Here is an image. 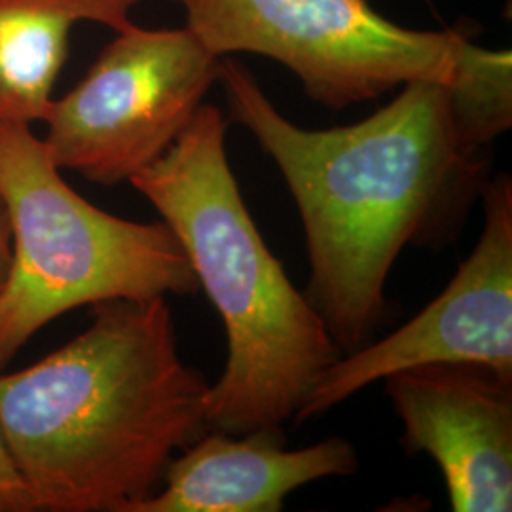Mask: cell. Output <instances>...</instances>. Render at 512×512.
I'll list each match as a JSON object with an SVG mask.
<instances>
[{
	"mask_svg": "<svg viewBox=\"0 0 512 512\" xmlns=\"http://www.w3.org/2000/svg\"><path fill=\"white\" fill-rule=\"evenodd\" d=\"M0 207L12 234L0 370L69 311L200 291L164 222L120 219L82 198L29 124L0 122Z\"/></svg>",
	"mask_w": 512,
	"mask_h": 512,
	"instance_id": "277c9868",
	"label": "cell"
},
{
	"mask_svg": "<svg viewBox=\"0 0 512 512\" xmlns=\"http://www.w3.org/2000/svg\"><path fill=\"white\" fill-rule=\"evenodd\" d=\"M167 296L93 306L71 342L0 374V429L35 511L131 512L209 429Z\"/></svg>",
	"mask_w": 512,
	"mask_h": 512,
	"instance_id": "7a4b0ae2",
	"label": "cell"
},
{
	"mask_svg": "<svg viewBox=\"0 0 512 512\" xmlns=\"http://www.w3.org/2000/svg\"><path fill=\"white\" fill-rule=\"evenodd\" d=\"M448 90L459 133L469 147L482 150L511 128V52L478 48Z\"/></svg>",
	"mask_w": 512,
	"mask_h": 512,
	"instance_id": "8fae6325",
	"label": "cell"
},
{
	"mask_svg": "<svg viewBox=\"0 0 512 512\" xmlns=\"http://www.w3.org/2000/svg\"><path fill=\"white\" fill-rule=\"evenodd\" d=\"M220 57L188 27L116 31L90 71L44 118L55 164L103 186L162 158L219 80Z\"/></svg>",
	"mask_w": 512,
	"mask_h": 512,
	"instance_id": "8992f818",
	"label": "cell"
},
{
	"mask_svg": "<svg viewBox=\"0 0 512 512\" xmlns=\"http://www.w3.org/2000/svg\"><path fill=\"white\" fill-rule=\"evenodd\" d=\"M139 0H0V122H44L78 23L128 27Z\"/></svg>",
	"mask_w": 512,
	"mask_h": 512,
	"instance_id": "30bf717a",
	"label": "cell"
},
{
	"mask_svg": "<svg viewBox=\"0 0 512 512\" xmlns=\"http://www.w3.org/2000/svg\"><path fill=\"white\" fill-rule=\"evenodd\" d=\"M224 137L222 112L202 105L164 156L129 184L181 243L226 329V366L207 393L209 429L283 433L342 349L260 236Z\"/></svg>",
	"mask_w": 512,
	"mask_h": 512,
	"instance_id": "3957f363",
	"label": "cell"
},
{
	"mask_svg": "<svg viewBox=\"0 0 512 512\" xmlns=\"http://www.w3.org/2000/svg\"><path fill=\"white\" fill-rule=\"evenodd\" d=\"M10 260H12V234H10L8 217L0 207V298H2L6 281H8Z\"/></svg>",
	"mask_w": 512,
	"mask_h": 512,
	"instance_id": "4fadbf2b",
	"label": "cell"
},
{
	"mask_svg": "<svg viewBox=\"0 0 512 512\" xmlns=\"http://www.w3.org/2000/svg\"><path fill=\"white\" fill-rule=\"evenodd\" d=\"M480 194L482 234L448 287L401 329L342 353L294 420L323 416L368 385L416 366L478 365L512 378L511 177L497 175Z\"/></svg>",
	"mask_w": 512,
	"mask_h": 512,
	"instance_id": "52a82bcc",
	"label": "cell"
},
{
	"mask_svg": "<svg viewBox=\"0 0 512 512\" xmlns=\"http://www.w3.org/2000/svg\"><path fill=\"white\" fill-rule=\"evenodd\" d=\"M31 511H35L33 497L0 429V512Z\"/></svg>",
	"mask_w": 512,
	"mask_h": 512,
	"instance_id": "7c38bea8",
	"label": "cell"
},
{
	"mask_svg": "<svg viewBox=\"0 0 512 512\" xmlns=\"http://www.w3.org/2000/svg\"><path fill=\"white\" fill-rule=\"evenodd\" d=\"M217 55H266L317 103L344 109L408 82L452 86L478 46L456 31H412L366 0H175Z\"/></svg>",
	"mask_w": 512,
	"mask_h": 512,
	"instance_id": "5b68a950",
	"label": "cell"
},
{
	"mask_svg": "<svg viewBox=\"0 0 512 512\" xmlns=\"http://www.w3.org/2000/svg\"><path fill=\"white\" fill-rule=\"evenodd\" d=\"M404 446L429 454L454 512H511L512 378L478 365H425L384 380Z\"/></svg>",
	"mask_w": 512,
	"mask_h": 512,
	"instance_id": "ba28073f",
	"label": "cell"
},
{
	"mask_svg": "<svg viewBox=\"0 0 512 512\" xmlns=\"http://www.w3.org/2000/svg\"><path fill=\"white\" fill-rule=\"evenodd\" d=\"M359 467L346 439L287 450L283 433H203L169 463L162 484L131 512H279L287 495Z\"/></svg>",
	"mask_w": 512,
	"mask_h": 512,
	"instance_id": "9c48e42d",
	"label": "cell"
},
{
	"mask_svg": "<svg viewBox=\"0 0 512 512\" xmlns=\"http://www.w3.org/2000/svg\"><path fill=\"white\" fill-rule=\"evenodd\" d=\"M234 120L274 160L298 207L310 260L308 298L342 353L372 340L385 283L406 245L446 241L484 188L482 150L459 133L448 86L408 82L357 124L304 129L253 74L220 61Z\"/></svg>",
	"mask_w": 512,
	"mask_h": 512,
	"instance_id": "6da1fadb",
	"label": "cell"
}]
</instances>
